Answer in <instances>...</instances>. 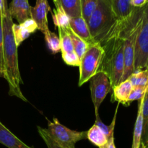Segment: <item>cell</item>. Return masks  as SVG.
Here are the masks:
<instances>
[{"instance_id": "obj_1", "label": "cell", "mask_w": 148, "mask_h": 148, "mask_svg": "<svg viewBox=\"0 0 148 148\" xmlns=\"http://www.w3.org/2000/svg\"><path fill=\"white\" fill-rule=\"evenodd\" d=\"M1 15L4 37L3 52L5 68L4 79L7 81L10 88L9 95L16 96L27 102V100L25 98L20 90V85L23 83V80L19 69L17 46L12 32L14 23L9 12L8 6L4 7Z\"/></svg>"}, {"instance_id": "obj_2", "label": "cell", "mask_w": 148, "mask_h": 148, "mask_svg": "<svg viewBox=\"0 0 148 148\" xmlns=\"http://www.w3.org/2000/svg\"><path fill=\"white\" fill-rule=\"evenodd\" d=\"M87 23L95 43L102 45L114 36L119 20L113 10L112 0H98L96 8Z\"/></svg>"}, {"instance_id": "obj_3", "label": "cell", "mask_w": 148, "mask_h": 148, "mask_svg": "<svg viewBox=\"0 0 148 148\" xmlns=\"http://www.w3.org/2000/svg\"><path fill=\"white\" fill-rule=\"evenodd\" d=\"M120 29L102 44L105 53L99 70L108 75L112 89L121 82L124 71V40L120 36Z\"/></svg>"}, {"instance_id": "obj_4", "label": "cell", "mask_w": 148, "mask_h": 148, "mask_svg": "<svg viewBox=\"0 0 148 148\" xmlns=\"http://www.w3.org/2000/svg\"><path fill=\"white\" fill-rule=\"evenodd\" d=\"M104 53V48L101 43H95L90 45L80 59L78 82L79 87L88 82L99 71L103 59Z\"/></svg>"}, {"instance_id": "obj_5", "label": "cell", "mask_w": 148, "mask_h": 148, "mask_svg": "<svg viewBox=\"0 0 148 148\" xmlns=\"http://www.w3.org/2000/svg\"><path fill=\"white\" fill-rule=\"evenodd\" d=\"M148 66V3L143 7L134 49V72Z\"/></svg>"}, {"instance_id": "obj_6", "label": "cell", "mask_w": 148, "mask_h": 148, "mask_svg": "<svg viewBox=\"0 0 148 148\" xmlns=\"http://www.w3.org/2000/svg\"><path fill=\"white\" fill-rule=\"evenodd\" d=\"M51 137L59 144L66 148H75V144L87 139V132H77L67 128L61 124L56 118L53 121L48 120L46 129Z\"/></svg>"}, {"instance_id": "obj_7", "label": "cell", "mask_w": 148, "mask_h": 148, "mask_svg": "<svg viewBox=\"0 0 148 148\" xmlns=\"http://www.w3.org/2000/svg\"><path fill=\"white\" fill-rule=\"evenodd\" d=\"M90 80L91 99L96 114L106 95L112 90V87L108 75L103 71H98Z\"/></svg>"}, {"instance_id": "obj_8", "label": "cell", "mask_w": 148, "mask_h": 148, "mask_svg": "<svg viewBox=\"0 0 148 148\" xmlns=\"http://www.w3.org/2000/svg\"><path fill=\"white\" fill-rule=\"evenodd\" d=\"M51 11L48 0H36V5L31 7L30 15L38 26V30H40L45 35L50 32L48 25V12Z\"/></svg>"}, {"instance_id": "obj_9", "label": "cell", "mask_w": 148, "mask_h": 148, "mask_svg": "<svg viewBox=\"0 0 148 148\" xmlns=\"http://www.w3.org/2000/svg\"><path fill=\"white\" fill-rule=\"evenodd\" d=\"M8 9L12 18L16 19L19 24L31 18L28 0H12Z\"/></svg>"}, {"instance_id": "obj_10", "label": "cell", "mask_w": 148, "mask_h": 148, "mask_svg": "<svg viewBox=\"0 0 148 148\" xmlns=\"http://www.w3.org/2000/svg\"><path fill=\"white\" fill-rule=\"evenodd\" d=\"M36 30H38V26L32 18L28 19L20 24L14 23L12 25V32L17 47Z\"/></svg>"}, {"instance_id": "obj_11", "label": "cell", "mask_w": 148, "mask_h": 148, "mask_svg": "<svg viewBox=\"0 0 148 148\" xmlns=\"http://www.w3.org/2000/svg\"><path fill=\"white\" fill-rule=\"evenodd\" d=\"M69 26L74 33H76L88 44L90 45L95 43L90 33L88 23L82 16L69 18Z\"/></svg>"}, {"instance_id": "obj_12", "label": "cell", "mask_w": 148, "mask_h": 148, "mask_svg": "<svg viewBox=\"0 0 148 148\" xmlns=\"http://www.w3.org/2000/svg\"><path fill=\"white\" fill-rule=\"evenodd\" d=\"M132 88L133 85L129 79L121 82L112 89L111 101H117L119 103L123 104L124 106H129L130 104L128 103V99Z\"/></svg>"}, {"instance_id": "obj_13", "label": "cell", "mask_w": 148, "mask_h": 148, "mask_svg": "<svg viewBox=\"0 0 148 148\" xmlns=\"http://www.w3.org/2000/svg\"><path fill=\"white\" fill-rule=\"evenodd\" d=\"M0 143L8 148H33L22 142L0 121Z\"/></svg>"}, {"instance_id": "obj_14", "label": "cell", "mask_w": 148, "mask_h": 148, "mask_svg": "<svg viewBox=\"0 0 148 148\" xmlns=\"http://www.w3.org/2000/svg\"><path fill=\"white\" fill-rule=\"evenodd\" d=\"M112 7L119 20L130 17L135 8L132 5L131 0H112Z\"/></svg>"}, {"instance_id": "obj_15", "label": "cell", "mask_w": 148, "mask_h": 148, "mask_svg": "<svg viewBox=\"0 0 148 148\" xmlns=\"http://www.w3.org/2000/svg\"><path fill=\"white\" fill-rule=\"evenodd\" d=\"M53 1L55 5L61 4L69 18L82 16L80 0H53Z\"/></svg>"}, {"instance_id": "obj_16", "label": "cell", "mask_w": 148, "mask_h": 148, "mask_svg": "<svg viewBox=\"0 0 148 148\" xmlns=\"http://www.w3.org/2000/svg\"><path fill=\"white\" fill-rule=\"evenodd\" d=\"M62 29L66 30V32L69 36L71 40H72V45H73L74 51H75L76 54L78 56V57L79 58V59H82V56L84 55V53H85V52H86V51L88 50L90 44H88L87 42H85V40H82V39L79 36H78L76 33H74L73 30L71 29L70 26L66 27V28Z\"/></svg>"}, {"instance_id": "obj_17", "label": "cell", "mask_w": 148, "mask_h": 148, "mask_svg": "<svg viewBox=\"0 0 148 148\" xmlns=\"http://www.w3.org/2000/svg\"><path fill=\"white\" fill-rule=\"evenodd\" d=\"M87 139L94 145L99 148L103 147L108 143V140L106 136L101 130V129L94 124L87 132Z\"/></svg>"}, {"instance_id": "obj_18", "label": "cell", "mask_w": 148, "mask_h": 148, "mask_svg": "<svg viewBox=\"0 0 148 148\" xmlns=\"http://www.w3.org/2000/svg\"><path fill=\"white\" fill-rule=\"evenodd\" d=\"M142 134H143V113H142V101L141 100H140L138 113L134 124L132 148H140L142 143Z\"/></svg>"}, {"instance_id": "obj_19", "label": "cell", "mask_w": 148, "mask_h": 148, "mask_svg": "<svg viewBox=\"0 0 148 148\" xmlns=\"http://www.w3.org/2000/svg\"><path fill=\"white\" fill-rule=\"evenodd\" d=\"M143 113V134L142 143L145 145L148 144V89L145 95L141 99Z\"/></svg>"}, {"instance_id": "obj_20", "label": "cell", "mask_w": 148, "mask_h": 148, "mask_svg": "<svg viewBox=\"0 0 148 148\" xmlns=\"http://www.w3.org/2000/svg\"><path fill=\"white\" fill-rule=\"evenodd\" d=\"M54 12L52 14L53 17V23L55 26L61 28H66L69 26V17L66 12H64V9L61 6V4H56L55 5Z\"/></svg>"}, {"instance_id": "obj_21", "label": "cell", "mask_w": 148, "mask_h": 148, "mask_svg": "<svg viewBox=\"0 0 148 148\" xmlns=\"http://www.w3.org/2000/svg\"><path fill=\"white\" fill-rule=\"evenodd\" d=\"M133 87H148V69L134 72L128 78Z\"/></svg>"}, {"instance_id": "obj_22", "label": "cell", "mask_w": 148, "mask_h": 148, "mask_svg": "<svg viewBox=\"0 0 148 148\" xmlns=\"http://www.w3.org/2000/svg\"><path fill=\"white\" fill-rule=\"evenodd\" d=\"M98 1V0H80L81 14L87 23L95 11Z\"/></svg>"}, {"instance_id": "obj_23", "label": "cell", "mask_w": 148, "mask_h": 148, "mask_svg": "<svg viewBox=\"0 0 148 148\" xmlns=\"http://www.w3.org/2000/svg\"><path fill=\"white\" fill-rule=\"evenodd\" d=\"M117 109H118V106H117L116 108V111L114 119H113L112 122H111V124H110V125H106V124H105L104 123H103V121H101V119H100L99 114H95V116H96V119H95V124L96 126H98V127L101 129V131H102L104 133V134L107 137L108 140H109V139L111 138L112 137H114V128H115Z\"/></svg>"}, {"instance_id": "obj_24", "label": "cell", "mask_w": 148, "mask_h": 148, "mask_svg": "<svg viewBox=\"0 0 148 148\" xmlns=\"http://www.w3.org/2000/svg\"><path fill=\"white\" fill-rule=\"evenodd\" d=\"M59 33V38L61 42V52L63 53H72L74 52L73 45H72V40L70 37L66 33V30L64 29L58 27Z\"/></svg>"}, {"instance_id": "obj_25", "label": "cell", "mask_w": 148, "mask_h": 148, "mask_svg": "<svg viewBox=\"0 0 148 148\" xmlns=\"http://www.w3.org/2000/svg\"><path fill=\"white\" fill-rule=\"evenodd\" d=\"M44 36L48 47L52 53H57L61 51V42L59 36L51 31Z\"/></svg>"}, {"instance_id": "obj_26", "label": "cell", "mask_w": 148, "mask_h": 148, "mask_svg": "<svg viewBox=\"0 0 148 148\" xmlns=\"http://www.w3.org/2000/svg\"><path fill=\"white\" fill-rule=\"evenodd\" d=\"M38 131L39 135L40 136L43 140L44 141L45 144L46 145L48 148H66L61 145L60 144L55 141L53 138L50 136V134L48 132L47 130L44 128H42L40 127H38Z\"/></svg>"}, {"instance_id": "obj_27", "label": "cell", "mask_w": 148, "mask_h": 148, "mask_svg": "<svg viewBox=\"0 0 148 148\" xmlns=\"http://www.w3.org/2000/svg\"><path fill=\"white\" fill-rule=\"evenodd\" d=\"M148 89V87H133L132 90L130 93V97L128 99L129 104L134 101H140L145 95Z\"/></svg>"}, {"instance_id": "obj_28", "label": "cell", "mask_w": 148, "mask_h": 148, "mask_svg": "<svg viewBox=\"0 0 148 148\" xmlns=\"http://www.w3.org/2000/svg\"><path fill=\"white\" fill-rule=\"evenodd\" d=\"M3 45H4V37H3L2 15L0 14V73L2 75L3 78H4V75H5V68H4Z\"/></svg>"}, {"instance_id": "obj_29", "label": "cell", "mask_w": 148, "mask_h": 148, "mask_svg": "<svg viewBox=\"0 0 148 148\" xmlns=\"http://www.w3.org/2000/svg\"><path fill=\"white\" fill-rule=\"evenodd\" d=\"M62 56L64 62L67 65L79 66L80 64V59L75 51L72 53H62Z\"/></svg>"}, {"instance_id": "obj_30", "label": "cell", "mask_w": 148, "mask_h": 148, "mask_svg": "<svg viewBox=\"0 0 148 148\" xmlns=\"http://www.w3.org/2000/svg\"><path fill=\"white\" fill-rule=\"evenodd\" d=\"M148 3V0H131V4L133 7L141 8L145 7Z\"/></svg>"}, {"instance_id": "obj_31", "label": "cell", "mask_w": 148, "mask_h": 148, "mask_svg": "<svg viewBox=\"0 0 148 148\" xmlns=\"http://www.w3.org/2000/svg\"><path fill=\"white\" fill-rule=\"evenodd\" d=\"M101 148H116L115 145V143H114V137H112L108 140V143L103 147Z\"/></svg>"}, {"instance_id": "obj_32", "label": "cell", "mask_w": 148, "mask_h": 148, "mask_svg": "<svg viewBox=\"0 0 148 148\" xmlns=\"http://www.w3.org/2000/svg\"><path fill=\"white\" fill-rule=\"evenodd\" d=\"M5 6H8L7 2H4V0H0V14H2V11Z\"/></svg>"}, {"instance_id": "obj_33", "label": "cell", "mask_w": 148, "mask_h": 148, "mask_svg": "<svg viewBox=\"0 0 148 148\" xmlns=\"http://www.w3.org/2000/svg\"><path fill=\"white\" fill-rule=\"evenodd\" d=\"M140 148H145V145L143 144V143H141V145H140Z\"/></svg>"}, {"instance_id": "obj_34", "label": "cell", "mask_w": 148, "mask_h": 148, "mask_svg": "<svg viewBox=\"0 0 148 148\" xmlns=\"http://www.w3.org/2000/svg\"><path fill=\"white\" fill-rule=\"evenodd\" d=\"M0 77H3L2 75H1V73H0Z\"/></svg>"}, {"instance_id": "obj_35", "label": "cell", "mask_w": 148, "mask_h": 148, "mask_svg": "<svg viewBox=\"0 0 148 148\" xmlns=\"http://www.w3.org/2000/svg\"><path fill=\"white\" fill-rule=\"evenodd\" d=\"M145 148H148V146H147V145H145Z\"/></svg>"}, {"instance_id": "obj_36", "label": "cell", "mask_w": 148, "mask_h": 148, "mask_svg": "<svg viewBox=\"0 0 148 148\" xmlns=\"http://www.w3.org/2000/svg\"><path fill=\"white\" fill-rule=\"evenodd\" d=\"M4 2H7V0H4Z\"/></svg>"}, {"instance_id": "obj_37", "label": "cell", "mask_w": 148, "mask_h": 148, "mask_svg": "<svg viewBox=\"0 0 148 148\" xmlns=\"http://www.w3.org/2000/svg\"><path fill=\"white\" fill-rule=\"evenodd\" d=\"M147 69H148V66H147Z\"/></svg>"}, {"instance_id": "obj_38", "label": "cell", "mask_w": 148, "mask_h": 148, "mask_svg": "<svg viewBox=\"0 0 148 148\" xmlns=\"http://www.w3.org/2000/svg\"><path fill=\"white\" fill-rule=\"evenodd\" d=\"M147 146H148V144H147Z\"/></svg>"}]
</instances>
